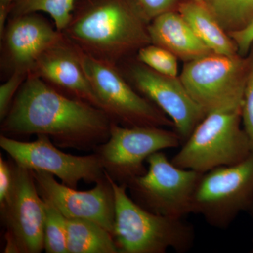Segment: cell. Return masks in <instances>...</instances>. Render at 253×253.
Segmentation results:
<instances>
[{
	"label": "cell",
	"mask_w": 253,
	"mask_h": 253,
	"mask_svg": "<svg viewBox=\"0 0 253 253\" xmlns=\"http://www.w3.org/2000/svg\"><path fill=\"white\" fill-rule=\"evenodd\" d=\"M112 121L103 110L70 96L28 74L1 121L9 137L44 134L56 146L93 151L108 140Z\"/></svg>",
	"instance_id": "1"
},
{
	"label": "cell",
	"mask_w": 253,
	"mask_h": 253,
	"mask_svg": "<svg viewBox=\"0 0 253 253\" xmlns=\"http://www.w3.org/2000/svg\"><path fill=\"white\" fill-rule=\"evenodd\" d=\"M136 0H77L65 38L91 56L114 63L151 44Z\"/></svg>",
	"instance_id": "2"
},
{
	"label": "cell",
	"mask_w": 253,
	"mask_h": 253,
	"mask_svg": "<svg viewBox=\"0 0 253 253\" xmlns=\"http://www.w3.org/2000/svg\"><path fill=\"white\" fill-rule=\"evenodd\" d=\"M109 177L115 197L113 236L120 253H164L169 249L184 253L191 249L194 228L184 218L150 212L129 197L126 184Z\"/></svg>",
	"instance_id": "3"
},
{
	"label": "cell",
	"mask_w": 253,
	"mask_h": 253,
	"mask_svg": "<svg viewBox=\"0 0 253 253\" xmlns=\"http://www.w3.org/2000/svg\"><path fill=\"white\" fill-rule=\"evenodd\" d=\"M241 111L242 106H233L207 113L171 160L173 164L206 173L249 157L252 152L249 137L241 127Z\"/></svg>",
	"instance_id": "4"
},
{
	"label": "cell",
	"mask_w": 253,
	"mask_h": 253,
	"mask_svg": "<svg viewBox=\"0 0 253 253\" xmlns=\"http://www.w3.org/2000/svg\"><path fill=\"white\" fill-rule=\"evenodd\" d=\"M253 209V153L234 166L204 173L191 204V213L221 229L229 227L240 212Z\"/></svg>",
	"instance_id": "5"
},
{
	"label": "cell",
	"mask_w": 253,
	"mask_h": 253,
	"mask_svg": "<svg viewBox=\"0 0 253 253\" xmlns=\"http://www.w3.org/2000/svg\"><path fill=\"white\" fill-rule=\"evenodd\" d=\"M77 48L101 109L112 122L126 126H174L156 105L132 89L117 65L96 59Z\"/></svg>",
	"instance_id": "6"
},
{
	"label": "cell",
	"mask_w": 253,
	"mask_h": 253,
	"mask_svg": "<svg viewBox=\"0 0 253 253\" xmlns=\"http://www.w3.org/2000/svg\"><path fill=\"white\" fill-rule=\"evenodd\" d=\"M149 169L126 184L131 199L150 212L184 218L191 213L193 196L204 173L173 164L162 151L146 160Z\"/></svg>",
	"instance_id": "7"
},
{
	"label": "cell",
	"mask_w": 253,
	"mask_h": 253,
	"mask_svg": "<svg viewBox=\"0 0 253 253\" xmlns=\"http://www.w3.org/2000/svg\"><path fill=\"white\" fill-rule=\"evenodd\" d=\"M182 144L174 131L162 126H126L111 123L108 140L97 146L96 153L106 173L118 184H127L147 171L144 162L151 155Z\"/></svg>",
	"instance_id": "8"
},
{
	"label": "cell",
	"mask_w": 253,
	"mask_h": 253,
	"mask_svg": "<svg viewBox=\"0 0 253 253\" xmlns=\"http://www.w3.org/2000/svg\"><path fill=\"white\" fill-rule=\"evenodd\" d=\"M246 56L211 52L184 65L179 78L194 101L207 113L242 106Z\"/></svg>",
	"instance_id": "9"
},
{
	"label": "cell",
	"mask_w": 253,
	"mask_h": 253,
	"mask_svg": "<svg viewBox=\"0 0 253 253\" xmlns=\"http://www.w3.org/2000/svg\"><path fill=\"white\" fill-rule=\"evenodd\" d=\"M13 162L12 189L7 201L0 206L6 229L3 253H41L44 250L45 203L37 188L33 171Z\"/></svg>",
	"instance_id": "10"
},
{
	"label": "cell",
	"mask_w": 253,
	"mask_h": 253,
	"mask_svg": "<svg viewBox=\"0 0 253 253\" xmlns=\"http://www.w3.org/2000/svg\"><path fill=\"white\" fill-rule=\"evenodd\" d=\"M36 140L26 142L0 135V146L16 164L32 171L49 173L68 187L78 189V183H96L105 176L96 153L78 156L58 149L49 136L37 135Z\"/></svg>",
	"instance_id": "11"
},
{
	"label": "cell",
	"mask_w": 253,
	"mask_h": 253,
	"mask_svg": "<svg viewBox=\"0 0 253 253\" xmlns=\"http://www.w3.org/2000/svg\"><path fill=\"white\" fill-rule=\"evenodd\" d=\"M129 74L136 89L169 116L183 144L206 113L191 97L180 78L161 74L141 62L131 66Z\"/></svg>",
	"instance_id": "12"
},
{
	"label": "cell",
	"mask_w": 253,
	"mask_h": 253,
	"mask_svg": "<svg viewBox=\"0 0 253 253\" xmlns=\"http://www.w3.org/2000/svg\"><path fill=\"white\" fill-rule=\"evenodd\" d=\"M33 173L41 197L54 205L65 217L94 221L113 235L114 192L106 173L92 189L85 191L60 184L49 173L38 171H33Z\"/></svg>",
	"instance_id": "13"
},
{
	"label": "cell",
	"mask_w": 253,
	"mask_h": 253,
	"mask_svg": "<svg viewBox=\"0 0 253 253\" xmlns=\"http://www.w3.org/2000/svg\"><path fill=\"white\" fill-rule=\"evenodd\" d=\"M63 38L62 33L36 13L11 17L1 35L5 63L11 73H29L42 55Z\"/></svg>",
	"instance_id": "14"
},
{
	"label": "cell",
	"mask_w": 253,
	"mask_h": 253,
	"mask_svg": "<svg viewBox=\"0 0 253 253\" xmlns=\"http://www.w3.org/2000/svg\"><path fill=\"white\" fill-rule=\"evenodd\" d=\"M29 73L66 96L101 109L82 65L78 48L64 36L42 55Z\"/></svg>",
	"instance_id": "15"
},
{
	"label": "cell",
	"mask_w": 253,
	"mask_h": 253,
	"mask_svg": "<svg viewBox=\"0 0 253 253\" xmlns=\"http://www.w3.org/2000/svg\"><path fill=\"white\" fill-rule=\"evenodd\" d=\"M148 31L151 44L168 50L186 62L212 52L179 11L171 10L154 18L149 23Z\"/></svg>",
	"instance_id": "16"
},
{
	"label": "cell",
	"mask_w": 253,
	"mask_h": 253,
	"mask_svg": "<svg viewBox=\"0 0 253 253\" xmlns=\"http://www.w3.org/2000/svg\"><path fill=\"white\" fill-rule=\"evenodd\" d=\"M178 11L212 52L227 56L239 54L236 43L207 6L192 0L181 3Z\"/></svg>",
	"instance_id": "17"
},
{
	"label": "cell",
	"mask_w": 253,
	"mask_h": 253,
	"mask_svg": "<svg viewBox=\"0 0 253 253\" xmlns=\"http://www.w3.org/2000/svg\"><path fill=\"white\" fill-rule=\"evenodd\" d=\"M68 253H120L113 235L94 221L66 218Z\"/></svg>",
	"instance_id": "18"
},
{
	"label": "cell",
	"mask_w": 253,
	"mask_h": 253,
	"mask_svg": "<svg viewBox=\"0 0 253 253\" xmlns=\"http://www.w3.org/2000/svg\"><path fill=\"white\" fill-rule=\"evenodd\" d=\"M77 0H14L10 17L33 13H46L54 20L56 29L62 33L72 17Z\"/></svg>",
	"instance_id": "19"
},
{
	"label": "cell",
	"mask_w": 253,
	"mask_h": 253,
	"mask_svg": "<svg viewBox=\"0 0 253 253\" xmlns=\"http://www.w3.org/2000/svg\"><path fill=\"white\" fill-rule=\"evenodd\" d=\"M207 7L228 33L242 30L253 20V0H209Z\"/></svg>",
	"instance_id": "20"
},
{
	"label": "cell",
	"mask_w": 253,
	"mask_h": 253,
	"mask_svg": "<svg viewBox=\"0 0 253 253\" xmlns=\"http://www.w3.org/2000/svg\"><path fill=\"white\" fill-rule=\"evenodd\" d=\"M45 203L44 246L47 253H68L66 217L49 201Z\"/></svg>",
	"instance_id": "21"
},
{
	"label": "cell",
	"mask_w": 253,
	"mask_h": 253,
	"mask_svg": "<svg viewBox=\"0 0 253 253\" xmlns=\"http://www.w3.org/2000/svg\"><path fill=\"white\" fill-rule=\"evenodd\" d=\"M137 52L139 62L165 76H177V57L168 50L150 44L141 48Z\"/></svg>",
	"instance_id": "22"
},
{
	"label": "cell",
	"mask_w": 253,
	"mask_h": 253,
	"mask_svg": "<svg viewBox=\"0 0 253 253\" xmlns=\"http://www.w3.org/2000/svg\"><path fill=\"white\" fill-rule=\"evenodd\" d=\"M246 57L247 66L241 118L253 153V44Z\"/></svg>",
	"instance_id": "23"
},
{
	"label": "cell",
	"mask_w": 253,
	"mask_h": 253,
	"mask_svg": "<svg viewBox=\"0 0 253 253\" xmlns=\"http://www.w3.org/2000/svg\"><path fill=\"white\" fill-rule=\"evenodd\" d=\"M29 73L16 71L0 86V120L3 121L11 109L15 96Z\"/></svg>",
	"instance_id": "24"
},
{
	"label": "cell",
	"mask_w": 253,
	"mask_h": 253,
	"mask_svg": "<svg viewBox=\"0 0 253 253\" xmlns=\"http://www.w3.org/2000/svg\"><path fill=\"white\" fill-rule=\"evenodd\" d=\"M12 161V160H11ZM14 184V162L0 156V206L9 199Z\"/></svg>",
	"instance_id": "25"
},
{
	"label": "cell",
	"mask_w": 253,
	"mask_h": 253,
	"mask_svg": "<svg viewBox=\"0 0 253 253\" xmlns=\"http://www.w3.org/2000/svg\"><path fill=\"white\" fill-rule=\"evenodd\" d=\"M145 16L149 20L172 10L179 0H136Z\"/></svg>",
	"instance_id": "26"
},
{
	"label": "cell",
	"mask_w": 253,
	"mask_h": 253,
	"mask_svg": "<svg viewBox=\"0 0 253 253\" xmlns=\"http://www.w3.org/2000/svg\"><path fill=\"white\" fill-rule=\"evenodd\" d=\"M229 35L236 43L239 54L244 57L247 56L253 44V20L246 28L231 32Z\"/></svg>",
	"instance_id": "27"
},
{
	"label": "cell",
	"mask_w": 253,
	"mask_h": 253,
	"mask_svg": "<svg viewBox=\"0 0 253 253\" xmlns=\"http://www.w3.org/2000/svg\"><path fill=\"white\" fill-rule=\"evenodd\" d=\"M14 0H0V35L4 31Z\"/></svg>",
	"instance_id": "28"
},
{
	"label": "cell",
	"mask_w": 253,
	"mask_h": 253,
	"mask_svg": "<svg viewBox=\"0 0 253 253\" xmlns=\"http://www.w3.org/2000/svg\"><path fill=\"white\" fill-rule=\"evenodd\" d=\"M194 1H197V2L201 3V4L205 5L207 6L209 0H194Z\"/></svg>",
	"instance_id": "29"
}]
</instances>
